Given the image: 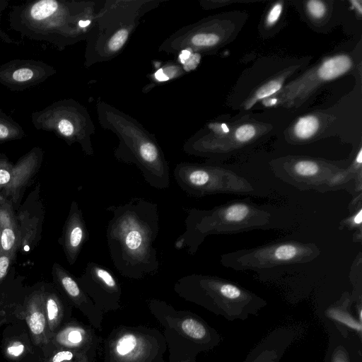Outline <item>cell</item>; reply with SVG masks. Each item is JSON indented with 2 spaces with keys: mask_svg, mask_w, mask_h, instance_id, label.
Returning a JSON list of instances; mask_svg holds the SVG:
<instances>
[{
  "mask_svg": "<svg viewBox=\"0 0 362 362\" xmlns=\"http://www.w3.org/2000/svg\"><path fill=\"white\" fill-rule=\"evenodd\" d=\"M319 122L316 117L308 115L300 117L294 126V133L300 139L312 137L317 131Z\"/></svg>",
  "mask_w": 362,
  "mask_h": 362,
  "instance_id": "44dd1931",
  "label": "cell"
},
{
  "mask_svg": "<svg viewBox=\"0 0 362 362\" xmlns=\"http://www.w3.org/2000/svg\"><path fill=\"white\" fill-rule=\"evenodd\" d=\"M273 223L272 212L250 201L231 202L209 210L192 208L185 220V230L176 239L175 247L185 248L194 255L209 235L267 229Z\"/></svg>",
  "mask_w": 362,
  "mask_h": 362,
  "instance_id": "277c9868",
  "label": "cell"
},
{
  "mask_svg": "<svg viewBox=\"0 0 362 362\" xmlns=\"http://www.w3.org/2000/svg\"><path fill=\"white\" fill-rule=\"evenodd\" d=\"M319 254L315 244L288 240L226 253L221 262L235 270H260L306 263Z\"/></svg>",
  "mask_w": 362,
  "mask_h": 362,
  "instance_id": "ba28073f",
  "label": "cell"
},
{
  "mask_svg": "<svg viewBox=\"0 0 362 362\" xmlns=\"http://www.w3.org/2000/svg\"><path fill=\"white\" fill-rule=\"evenodd\" d=\"M136 339L133 334H125L118 341L116 346L117 353L121 356H124L135 348Z\"/></svg>",
  "mask_w": 362,
  "mask_h": 362,
  "instance_id": "4316f807",
  "label": "cell"
},
{
  "mask_svg": "<svg viewBox=\"0 0 362 362\" xmlns=\"http://www.w3.org/2000/svg\"><path fill=\"white\" fill-rule=\"evenodd\" d=\"M328 317L334 321L341 323L346 327L358 332H361V324L351 316L347 311L339 307L330 308L327 310Z\"/></svg>",
  "mask_w": 362,
  "mask_h": 362,
  "instance_id": "7402d4cb",
  "label": "cell"
},
{
  "mask_svg": "<svg viewBox=\"0 0 362 362\" xmlns=\"http://www.w3.org/2000/svg\"><path fill=\"white\" fill-rule=\"evenodd\" d=\"M177 286L197 291L221 303L230 314L247 311L250 307L259 305L262 300L255 294L228 280L209 275L191 274L177 281Z\"/></svg>",
  "mask_w": 362,
  "mask_h": 362,
  "instance_id": "9c48e42d",
  "label": "cell"
},
{
  "mask_svg": "<svg viewBox=\"0 0 362 362\" xmlns=\"http://www.w3.org/2000/svg\"><path fill=\"white\" fill-rule=\"evenodd\" d=\"M359 1H351V3L354 6V7L358 10V12L361 14L362 8H361V2L359 3Z\"/></svg>",
  "mask_w": 362,
  "mask_h": 362,
  "instance_id": "74e56055",
  "label": "cell"
},
{
  "mask_svg": "<svg viewBox=\"0 0 362 362\" xmlns=\"http://www.w3.org/2000/svg\"><path fill=\"white\" fill-rule=\"evenodd\" d=\"M335 351H337L334 353V356L330 358V362H350L344 349L341 348L339 350L337 349Z\"/></svg>",
  "mask_w": 362,
  "mask_h": 362,
  "instance_id": "e575fe53",
  "label": "cell"
},
{
  "mask_svg": "<svg viewBox=\"0 0 362 362\" xmlns=\"http://www.w3.org/2000/svg\"><path fill=\"white\" fill-rule=\"evenodd\" d=\"M351 60L346 55H339L325 61L318 69L320 78L327 81L347 72L351 67Z\"/></svg>",
  "mask_w": 362,
  "mask_h": 362,
  "instance_id": "d6986e66",
  "label": "cell"
},
{
  "mask_svg": "<svg viewBox=\"0 0 362 362\" xmlns=\"http://www.w3.org/2000/svg\"><path fill=\"white\" fill-rule=\"evenodd\" d=\"M282 83L279 80H273L260 87L246 104L245 109H250L259 100L264 99L281 89Z\"/></svg>",
  "mask_w": 362,
  "mask_h": 362,
  "instance_id": "603a6c76",
  "label": "cell"
},
{
  "mask_svg": "<svg viewBox=\"0 0 362 362\" xmlns=\"http://www.w3.org/2000/svg\"><path fill=\"white\" fill-rule=\"evenodd\" d=\"M8 5V1L0 0V41L8 44H13L16 45H18L21 44V42L16 41L14 39L11 38L6 33L3 31L1 28V19L2 13L4 11V10L7 8Z\"/></svg>",
  "mask_w": 362,
  "mask_h": 362,
  "instance_id": "1f68e13d",
  "label": "cell"
},
{
  "mask_svg": "<svg viewBox=\"0 0 362 362\" xmlns=\"http://www.w3.org/2000/svg\"><path fill=\"white\" fill-rule=\"evenodd\" d=\"M307 8L310 14L316 18L322 17L326 11L325 4L317 0L309 1L307 4Z\"/></svg>",
  "mask_w": 362,
  "mask_h": 362,
  "instance_id": "4dcf8cb0",
  "label": "cell"
},
{
  "mask_svg": "<svg viewBox=\"0 0 362 362\" xmlns=\"http://www.w3.org/2000/svg\"><path fill=\"white\" fill-rule=\"evenodd\" d=\"M56 72L46 62L16 59L0 66V83L11 91H22L44 82Z\"/></svg>",
  "mask_w": 362,
  "mask_h": 362,
  "instance_id": "8fae6325",
  "label": "cell"
},
{
  "mask_svg": "<svg viewBox=\"0 0 362 362\" xmlns=\"http://www.w3.org/2000/svg\"><path fill=\"white\" fill-rule=\"evenodd\" d=\"M74 354L71 351L62 350L55 353L44 362H69L72 360Z\"/></svg>",
  "mask_w": 362,
  "mask_h": 362,
  "instance_id": "d6a6232c",
  "label": "cell"
},
{
  "mask_svg": "<svg viewBox=\"0 0 362 362\" xmlns=\"http://www.w3.org/2000/svg\"><path fill=\"white\" fill-rule=\"evenodd\" d=\"M174 178L186 194L204 197L216 194H255L249 180L218 166L182 162L176 165Z\"/></svg>",
  "mask_w": 362,
  "mask_h": 362,
  "instance_id": "52a82bcc",
  "label": "cell"
},
{
  "mask_svg": "<svg viewBox=\"0 0 362 362\" xmlns=\"http://www.w3.org/2000/svg\"><path fill=\"white\" fill-rule=\"evenodd\" d=\"M42 289L47 325L52 333L57 329L61 319L62 302L55 286L44 284Z\"/></svg>",
  "mask_w": 362,
  "mask_h": 362,
  "instance_id": "ac0fdd59",
  "label": "cell"
},
{
  "mask_svg": "<svg viewBox=\"0 0 362 362\" xmlns=\"http://www.w3.org/2000/svg\"><path fill=\"white\" fill-rule=\"evenodd\" d=\"M276 102H277L276 99L272 98V99H269V100H264L263 104L266 106H272V105H274V104H276Z\"/></svg>",
  "mask_w": 362,
  "mask_h": 362,
  "instance_id": "8d00e7d4",
  "label": "cell"
},
{
  "mask_svg": "<svg viewBox=\"0 0 362 362\" xmlns=\"http://www.w3.org/2000/svg\"><path fill=\"white\" fill-rule=\"evenodd\" d=\"M19 228L12 203L0 194V255L16 258L18 252Z\"/></svg>",
  "mask_w": 362,
  "mask_h": 362,
  "instance_id": "9a60e30c",
  "label": "cell"
},
{
  "mask_svg": "<svg viewBox=\"0 0 362 362\" xmlns=\"http://www.w3.org/2000/svg\"><path fill=\"white\" fill-rule=\"evenodd\" d=\"M13 163L6 154L0 153V192L11 180Z\"/></svg>",
  "mask_w": 362,
  "mask_h": 362,
  "instance_id": "d4e9b609",
  "label": "cell"
},
{
  "mask_svg": "<svg viewBox=\"0 0 362 362\" xmlns=\"http://www.w3.org/2000/svg\"><path fill=\"white\" fill-rule=\"evenodd\" d=\"M98 113L101 125L119 139L114 151L115 158L120 162L136 165L151 187L168 189L169 166L156 138L134 119L106 103L98 104Z\"/></svg>",
  "mask_w": 362,
  "mask_h": 362,
  "instance_id": "3957f363",
  "label": "cell"
},
{
  "mask_svg": "<svg viewBox=\"0 0 362 362\" xmlns=\"http://www.w3.org/2000/svg\"><path fill=\"white\" fill-rule=\"evenodd\" d=\"M293 338L286 329L276 331L254 350L245 362H278Z\"/></svg>",
  "mask_w": 362,
  "mask_h": 362,
  "instance_id": "2e32d148",
  "label": "cell"
},
{
  "mask_svg": "<svg viewBox=\"0 0 362 362\" xmlns=\"http://www.w3.org/2000/svg\"><path fill=\"white\" fill-rule=\"evenodd\" d=\"M26 351L25 344L20 339L8 340L5 345L4 352L10 358L16 359Z\"/></svg>",
  "mask_w": 362,
  "mask_h": 362,
  "instance_id": "484cf974",
  "label": "cell"
},
{
  "mask_svg": "<svg viewBox=\"0 0 362 362\" xmlns=\"http://www.w3.org/2000/svg\"><path fill=\"white\" fill-rule=\"evenodd\" d=\"M67 340L72 344H78L82 340V335L78 330L73 329L66 334Z\"/></svg>",
  "mask_w": 362,
  "mask_h": 362,
  "instance_id": "d590c367",
  "label": "cell"
},
{
  "mask_svg": "<svg viewBox=\"0 0 362 362\" xmlns=\"http://www.w3.org/2000/svg\"><path fill=\"white\" fill-rule=\"evenodd\" d=\"M89 233L78 204L73 201L64 223L59 243L70 265L77 260L82 247L88 240Z\"/></svg>",
  "mask_w": 362,
  "mask_h": 362,
  "instance_id": "4fadbf2b",
  "label": "cell"
},
{
  "mask_svg": "<svg viewBox=\"0 0 362 362\" xmlns=\"http://www.w3.org/2000/svg\"><path fill=\"white\" fill-rule=\"evenodd\" d=\"M15 259V257L10 255H0V286L7 277Z\"/></svg>",
  "mask_w": 362,
  "mask_h": 362,
  "instance_id": "83f0119b",
  "label": "cell"
},
{
  "mask_svg": "<svg viewBox=\"0 0 362 362\" xmlns=\"http://www.w3.org/2000/svg\"><path fill=\"white\" fill-rule=\"evenodd\" d=\"M25 136L23 127L0 107V143L19 140Z\"/></svg>",
  "mask_w": 362,
  "mask_h": 362,
  "instance_id": "ffe728a7",
  "label": "cell"
},
{
  "mask_svg": "<svg viewBox=\"0 0 362 362\" xmlns=\"http://www.w3.org/2000/svg\"><path fill=\"white\" fill-rule=\"evenodd\" d=\"M37 130L52 132L69 145L78 143L87 155L93 154L90 134L93 124L86 109L72 99L55 101L31 115Z\"/></svg>",
  "mask_w": 362,
  "mask_h": 362,
  "instance_id": "8992f818",
  "label": "cell"
},
{
  "mask_svg": "<svg viewBox=\"0 0 362 362\" xmlns=\"http://www.w3.org/2000/svg\"><path fill=\"white\" fill-rule=\"evenodd\" d=\"M156 1H107L94 16L87 36L86 62L90 65L108 60L122 50L139 24L141 16Z\"/></svg>",
  "mask_w": 362,
  "mask_h": 362,
  "instance_id": "5b68a950",
  "label": "cell"
},
{
  "mask_svg": "<svg viewBox=\"0 0 362 362\" xmlns=\"http://www.w3.org/2000/svg\"><path fill=\"white\" fill-rule=\"evenodd\" d=\"M282 11V5L280 3L276 4L270 10L267 18V23L268 25H272L275 23L280 17Z\"/></svg>",
  "mask_w": 362,
  "mask_h": 362,
  "instance_id": "836d02e7",
  "label": "cell"
},
{
  "mask_svg": "<svg viewBox=\"0 0 362 362\" xmlns=\"http://www.w3.org/2000/svg\"><path fill=\"white\" fill-rule=\"evenodd\" d=\"M23 305V313L33 343L37 346L47 344L51 333L47 325L42 284L35 286L25 296Z\"/></svg>",
  "mask_w": 362,
  "mask_h": 362,
  "instance_id": "5bb4252c",
  "label": "cell"
},
{
  "mask_svg": "<svg viewBox=\"0 0 362 362\" xmlns=\"http://www.w3.org/2000/svg\"><path fill=\"white\" fill-rule=\"evenodd\" d=\"M345 226L351 230L361 232L362 209L360 206L356 212L344 220Z\"/></svg>",
  "mask_w": 362,
  "mask_h": 362,
  "instance_id": "f546056e",
  "label": "cell"
},
{
  "mask_svg": "<svg viewBox=\"0 0 362 362\" xmlns=\"http://www.w3.org/2000/svg\"><path fill=\"white\" fill-rule=\"evenodd\" d=\"M181 327L187 335L194 339H202L207 334L205 327L194 319L187 318L185 320L182 322Z\"/></svg>",
  "mask_w": 362,
  "mask_h": 362,
  "instance_id": "cb8c5ba5",
  "label": "cell"
},
{
  "mask_svg": "<svg viewBox=\"0 0 362 362\" xmlns=\"http://www.w3.org/2000/svg\"><path fill=\"white\" fill-rule=\"evenodd\" d=\"M16 214L20 235L18 252L28 255L40 241L45 218V207L39 183L20 205Z\"/></svg>",
  "mask_w": 362,
  "mask_h": 362,
  "instance_id": "30bf717a",
  "label": "cell"
},
{
  "mask_svg": "<svg viewBox=\"0 0 362 362\" xmlns=\"http://www.w3.org/2000/svg\"><path fill=\"white\" fill-rule=\"evenodd\" d=\"M90 2L37 0L13 6L10 28L22 37L49 42L59 50L87 38L93 20Z\"/></svg>",
  "mask_w": 362,
  "mask_h": 362,
  "instance_id": "7a4b0ae2",
  "label": "cell"
},
{
  "mask_svg": "<svg viewBox=\"0 0 362 362\" xmlns=\"http://www.w3.org/2000/svg\"><path fill=\"white\" fill-rule=\"evenodd\" d=\"M256 134L255 127L250 124L239 127L235 133V139L240 142H245L252 139Z\"/></svg>",
  "mask_w": 362,
  "mask_h": 362,
  "instance_id": "f1b7e54d",
  "label": "cell"
},
{
  "mask_svg": "<svg viewBox=\"0 0 362 362\" xmlns=\"http://www.w3.org/2000/svg\"><path fill=\"white\" fill-rule=\"evenodd\" d=\"M322 168L320 164L310 160H300L292 164L289 170L288 177L295 183H305L314 185L317 179H322Z\"/></svg>",
  "mask_w": 362,
  "mask_h": 362,
  "instance_id": "e0dca14e",
  "label": "cell"
},
{
  "mask_svg": "<svg viewBox=\"0 0 362 362\" xmlns=\"http://www.w3.org/2000/svg\"><path fill=\"white\" fill-rule=\"evenodd\" d=\"M43 155L40 147H33L13 164L11 180L0 194L12 203L16 211L21 204L27 187L40 168Z\"/></svg>",
  "mask_w": 362,
  "mask_h": 362,
  "instance_id": "7c38bea8",
  "label": "cell"
},
{
  "mask_svg": "<svg viewBox=\"0 0 362 362\" xmlns=\"http://www.w3.org/2000/svg\"><path fill=\"white\" fill-rule=\"evenodd\" d=\"M106 210L112 214L106 228L110 259L124 276L141 279L154 274L160 263L154 243L159 231L158 205L134 197Z\"/></svg>",
  "mask_w": 362,
  "mask_h": 362,
  "instance_id": "6da1fadb",
  "label": "cell"
}]
</instances>
